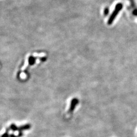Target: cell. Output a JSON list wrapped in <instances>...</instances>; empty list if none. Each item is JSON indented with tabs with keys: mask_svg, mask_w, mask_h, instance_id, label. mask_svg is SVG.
Here are the masks:
<instances>
[{
	"mask_svg": "<svg viewBox=\"0 0 137 137\" xmlns=\"http://www.w3.org/2000/svg\"><path fill=\"white\" fill-rule=\"evenodd\" d=\"M123 8V4L122 3H118L116 5L115 8L113 12L111 15V16H110L108 20V25H111V24H112L113 22L114 21L115 19L116 18V16H117L118 13L119 12L121 11Z\"/></svg>",
	"mask_w": 137,
	"mask_h": 137,
	"instance_id": "1",
	"label": "cell"
},
{
	"mask_svg": "<svg viewBox=\"0 0 137 137\" xmlns=\"http://www.w3.org/2000/svg\"><path fill=\"white\" fill-rule=\"evenodd\" d=\"M78 103H79V101L77 99H73V100H72V101H71V106L70 107L69 110L68 112V113L69 114L72 113L73 111L74 110L76 106H77Z\"/></svg>",
	"mask_w": 137,
	"mask_h": 137,
	"instance_id": "2",
	"label": "cell"
},
{
	"mask_svg": "<svg viewBox=\"0 0 137 137\" xmlns=\"http://www.w3.org/2000/svg\"><path fill=\"white\" fill-rule=\"evenodd\" d=\"M31 128V125L30 124H26L25 125H23L18 127V133H22V131L24 130H29Z\"/></svg>",
	"mask_w": 137,
	"mask_h": 137,
	"instance_id": "3",
	"label": "cell"
},
{
	"mask_svg": "<svg viewBox=\"0 0 137 137\" xmlns=\"http://www.w3.org/2000/svg\"><path fill=\"white\" fill-rule=\"evenodd\" d=\"M129 1L130 2L132 8H133V14L135 15V16H137V7L136 6L134 0H129Z\"/></svg>",
	"mask_w": 137,
	"mask_h": 137,
	"instance_id": "4",
	"label": "cell"
},
{
	"mask_svg": "<svg viewBox=\"0 0 137 137\" xmlns=\"http://www.w3.org/2000/svg\"><path fill=\"white\" fill-rule=\"evenodd\" d=\"M9 128L10 130H12L13 131H17L18 130V127L17 126V125H15L14 123L11 124Z\"/></svg>",
	"mask_w": 137,
	"mask_h": 137,
	"instance_id": "5",
	"label": "cell"
},
{
	"mask_svg": "<svg viewBox=\"0 0 137 137\" xmlns=\"http://www.w3.org/2000/svg\"><path fill=\"white\" fill-rule=\"evenodd\" d=\"M23 135V133H18L17 135H15L14 134H12L9 135V137H22Z\"/></svg>",
	"mask_w": 137,
	"mask_h": 137,
	"instance_id": "6",
	"label": "cell"
},
{
	"mask_svg": "<svg viewBox=\"0 0 137 137\" xmlns=\"http://www.w3.org/2000/svg\"><path fill=\"white\" fill-rule=\"evenodd\" d=\"M109 13V9L108 7H106L104 9V14L105 16H107Z\"/></svg>",
	"mask_w": 137,
	"mask_h": 137,
	"instance_id": "7",
	"label": "cell"
},
{
	"mask_svg": "<svg viewBox=\"0 0 137 137\" xmlns=\"http://www.w3.org/2000/svg\"><path fill=\"white\" fill-rule=\"evenodd\" d=\"M9 135L10 134H9V132L6 131H5V133L3 135H2L0 137H9Z\"/></svg>",
	"mask_w": 137,
	"mask_h": 137,
	"instance_id": "8",
	"label": "cell"
}]
</instances>
